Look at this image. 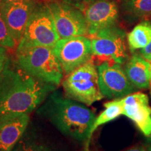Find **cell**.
Masks as SVG:
<instances>
[{
  "label": "cell",
  "instance_id": "cell-1",
  "mask_svg": "<svg viewBox=\"0 0 151 151\" xmlns=\"http://www.w3.org/2000/svg\"><path fill=\"white\" fill-rule=\"evenodd\" d=\"M57 86L36 78L9 57L0 74V116L28 113L41 105Z\"/></svg>",
  "mask_w": 151,
  "mask_h": 151
},
{
  "label": "cell",
  "instance_id": "cell-2",
  "mask_svg": "<svg viewBox=\"0 0 151 151\" xmlns=\"http://www.w3.org/2000/svg\"><path fill=\"white\" fill-rule=\"evenodd\" d=\"M41 104L37 113L46 118L64 135L90 143V132L95 114L83 104L53 91Z\"/></svg>",
  "mask_w": 151,
  "mask_h": 151
},
{
  "label": "cell",
  "instance_id": "cell-3",
  "mask_svg": "<svg viewBox=\"0 0 151 151\" xmlns=\"http://www.w3.org/2000/svg\"><path fill=\"white\" fill-rule=\"evenodd\" d=\"M16 60L21 67L36 78L58 86L64 72L53 48L46 46H17Z\"/></svg>",
  "mask_w": 151,
  "mask_h": 151
},
{
  "label": "cell",
  "instance_id": "cell-4",
  "mask_svg": "<svg viewBox=\"0 0 151 151\" xmlns=\"http://www.w3.org/2000/svg\"><path fill=\"white\" fill-rule=\"evenodd\" d=\"M62 86L67 97L86 106L104 97L99 88L97 68L92 59L66 75Z\"/></svg>",
  "mask_w": 151,
  "mask_h": 151
},
{
  "label": "cell",
  "instance_id": "cell-5",
  "mask_svg": "<svg viewBox=\"0 0 151 151\" xmlns=\"http://www.w3.org/2000/svg\"><path fill=\"white\" fill-rule=\"evenodd\" d=\"M60 39L53 17L44 1L36 2L21 40L17 46L53 48Z\"/></svg>",
  "mask_w": 151,
  "mask_h": 151
},
{
  "label": "cell",
  "instance_id": "cell-6",
  "mask_svg": "<svg viewBox=\"0 0 151 151\" xmlns=\"http://www.w3.org/2000/svg\"><path fill=\"white\" fill-rule=\"evenodd\" d=\"M125 37L124 30L116 25L89 35L92 59L96 58L100 64L104 62L123 64L128 57Z\"/></svg>",
  "mask_w": 151,
  "mask_h": 151
},
{
  "label": "cell",
  "instance_id": "cell-7",
  "mask_svg": "<svg viewBox=\"0 0 151 151\" xmlns=\"http://www.w3.org/2000/svg\"><path fill=\"white\" fill-rule=\"evenodd\" d=\"M53 17L60 39L88 35V27L83 13L62 0H43Z\"/></svg>",
  "mask_w": 151,
  "mask_h": 151
},
{
  "label": "cell",
  "instance_id": "cell-8",
  "mask_svg": "<svg viewBox=\"0 0 151 151\" xmlns=\"http://www.w3.org/2000/svg\"><path fill=\"white\" fill-rule=\"evenodd\" d=\"M53 50L65 75L92 59L91 41L86 36L60 39Z\"/></svg>",
  "mask_w": 151,
  "mask_h": 151
},
{
  "label": "cell",
  "instance_id": "cell-9",
  "mask_svg": "<svg viewBox=\"0 0 151 151\" xmlns=\"http://www.w3.org/2000/svg\"><path fill=\"white\" fill-rule=\"evenodd\" d=\"M99 88L104 97L120 99L134 91L136 87L129 80L121 65L104 62L97 67Z\"/></svg>",
  "mask_w": 151,
  "mask_h": 151
},
{
  "label": "cell",
  "instance_id": "cell-10",
  "mask_svg": "<svg viewBox=\"0 0 151 151\" xmlns=\"http://www.w3.org/2000/svg\"><path fill=\"white\" fill-rule=\"evenodd\" d=\"M120 0H92L83 9L88 35L116 25L120 14Z\"/></svg>",
  "mask_w": 151,
  "mask_h": 151
},
{
  "label": "cell",
  "instance_id": "cell-11",
  "mask_svg": "<svg viewBox=\"0 0 151 151\" xmlns=\"http://www.w3.org/2000/svg\"><path fill=\"white\" fill-rule=\"evenodd\" d=\"M35 0H0V11L17 46L35 7Z\"/></svg>",
  "mask_w": 151,
  "mask_h": 151
},
{
  "label": "cell",
  "instance_id": "cell-12",
  "mask_svg": "<svg viewBox=\"0 0 151 151\" xmlns=\"http://www.w3.org/2000/svg\"><path fill=\"white\" fill-rule=\"evenodd\" d=\"M123 107L122 115L134 122L139 130L146 136L151 134V108L148 97L142 92H135L120 98Z\"/></svg>",
  "mask_w": 151,
  "mask_h": 151
},
{
  "label": "cell",
  "instance_id": "cell-13",
  "mask_svg": "<svg viewBox=\"0 0 151 151\" xmlns=\"http://www.w3.org/2000/svg\"><path fill=\"white\" fill-rule=\"evenodd\" d=\"M29 122L28 113L0 116V151H13L23 137Z\"/></svg>",
  "mask_w": 151,
  "mask_h": 151
},
{
  "label": "cell",
  "instance_id": "cell-14",
  "mask_svg": "<svg viewBox=\"0 0 151 151\" xmlns=\"http://www.w3.org/2000/svg\"><path fill=\"white\" fill-rule=\"evenodd\" d=\"M129 80L136 88L147 89L151 80L150 64L142 55L134 53L124 69Z\"/></svg>",
  "mask_w": 151,
  "mask_h": 151
},
{
  "label": "cell",
  "instance_id": "cell-15",
  "mask_svg": "<svg viewBox=\"0 0 151 151\" xmlns=\"http://www.w3.org/2000/svg\"><path fill=\"white\" fill-rule=\"evenodd\" d=\"M122 13L127 20H136L151 17V0H127L120 1Z\"/></svg>",
  "mask_w": 151,
  "mask_h": 151
},
{
  "label": "cell",
  "instance_id": "cell-16",
  "mask_svg": "<svg viewBox=\"0 0 151 151\" xmlns=\"http://www.w3.org/2000/svg\"><path fill=\"white\" fill-rule=\"evenodd\" d=\"M127 41L131 52L145 48L151 41V22L143 20L128 34Z\"/></svg>",
  "mask_w": 151,
  "mask_h": 151
},
{
  "label": "cell",
  "instance_id": "cell-17",
  "mask_svg": "<svg viewBox=\"0 0 151 151\" xmlns=\"http://www.w3.org/2000/svg\"><path fill=\"white\" fill-rule=\"evenodd\" d=\"M105 110L100 113L97 118H95L93 125L90 132V137H92L94 132L99 126L109 122L118 118L123 113V107L121 99H116L113 101L104 104Z\"/></svg>",
  "mask_w": 151,
  "mask_h": 151
},
{
  "label": "cell",
  "instance_id": "cell-18",
  "mask_svg": "<svg viewBox=\"0 0 151 151\" xmlns=\"http://www.w3.org/2000/svg\"><path fill=\"white\" fill-rule=\"evenodd\" d=\"M13 151H55L48 143L43 142L36 137L25 135L19 141Z\"/></svg>",
  "mask_w": 151,
  "mask_h": 151
},
{
  "label": "cell",
  "instance_id": "cell-19",
  "mask_svg": "<svg viewBox=\"0 0 151 151\" xmlns=\"http://www.w3.org/2000/svg\"><path fill=\"white\" fill-rule=\"evenodd\" d=\"M16 46V42L11 35L0 11V46L6 48H14Z\"/></svg>",
  "mask_w": 151,
  "mask_h": 151
},
{
  "label": "cell",
  "instance_id": "cell-20",
  "mask_svg": "<svg viewBox=\"0 0 151 151\" xmlns=\"http://www.w3.org/2000/svg\"><path fill=\"white\" fill-rule=\"evenodd\" d=\"M8 58L9 56L7 54L6 48L0 46V74L2 72L4 68L5 67Z\"/></svg>",
  "mask_w": 151,
  "mask_h": 151
},
{
  "label": "cell",
  "instance_id": "cell-21",
  "mask_svg": "<svg viewBox=\"0 0 151 151\" xmlns=\"http://www.w3.org/2000/svg\"><path fill=\"white\" fill-rule=\"evenodd\" d=\"M62 1L75 6L80 9L81 11H83V9H84L87 4L90 2L92 0H62Z\"/></svg>",
  "mask_w": 151,
  "mask_h": 151
},
{
  "label": "cell",
  "instance_id": "cell-22",
  "mask_svg": "<svg viewBox=\"0 0 151 151\" xmlns=\"http://www.w3.org/2000/svg\"><path fill=\"white\" fill-rule=\"evenodd\" d=\"M141 55L146 60L151 56V41L145 48L141 49Z\"/></svg>",
  "mask_w": 151,
  "mask_h": 151
},
{
  "label": "cell",
  "instance_id": "cell-23",
  "mask_svg": "<svg viewBox=\"0 0 151 151\" xmlns=\"http://www.w3.org/2000/svg\"><path fill=\"white\" fill-rule=\"evenodd\" d=\"M124 151H148L147 149H146L144 147L142 146H135L133 148H129L127 150H124Z\"/></svg>",
  "mask_w": 151,
  "mask_h": 151
},
{
  "label": "cell",
  "instance_id": "cell-24",
  "mask_svg": "<svg viewBox=\"0 0 151 151\" xmlns=\"http://www.w3.org/2000/svg\"><path fill=\"white\" fill-rule=\"evenodd\" d=\"M147 150L151 151V134L150 137H148V146H147Z\"/></svg>",
  "mask_w": 151,
  "mask_h": 151
},
{
  "label": "cell",
  "instance_id": "cell-25",
  "mask_svg": "<svg viewBox=\"0 0 151 151\" xmlns=\"http://www.w3.org/2000/svg\"><path fill=\"white\" fill-rule=\"evenodd\" d=\"M89 144L90 143H86V148H85V150L83 151H89Z\"/></svg>",
  "mask_w": 151,
  "mask_h": 151
},
{
  "label": "cell",
  "instance_id": "cell-26",
  "mask_svg": "<svg viewBox=\"0 0 151 151\" xmlns=\"http://www.w3.org/2000/svg\"><path fill=\"white\" fill-rule=\"evenodd\" d=\"M149 88H150V97H151V80L150 82V86H149Z\"/></svg>",
  "mask_w": 151,
  "mask_h": 151
},
{
  "label": "cell",
  "instance_id": "cell-27",
  "mask_svg": "<svg viewBox=\"0 0 151 151\" xmlns=\"http://www.w3.org/2000/svg\"><path fill=\"white\" fill-rule=\"evenodd\" d=\"M147 61H148V62H151V56L150 57V58H148V60H147Z\"/></svg>",
  "mask_w": 151,
  "mask_h": 151
},
{
  "label": "cell",
  "instance_id": "cell-28",
  "mask_svg": "<svg viewBox=\"0 0 151 151\" xmlns=\"http://www.w3.org/2000/svg\"><path fill=\"white\" fill-rule=\"evenodd\" d=\"M127 1V0H120V1Z\"/></svg>",
  "mask_w": 151,
  "mask_h": 151
},
{
  "label": "cell",
  "instance_id": "cell-29",
  "mask_svg": "<svg viewBox=\"0 0 151 151\" xmlns=\"http://www.w3.org/2000/svg\"><path fill=\"white\" fill-rule=\"evenodd\" d=\"M150 62V73H151V62Z\"/></svg>",
  "mask_w": 151,
  "mask_h": 151
},
{
  "label": "cell",
  "instance_id": "cell-30",
  "mask_svg": "<svg viewBox=\"0 0 151 151\" xmlns=\"http://www.w3.org/2000/svg\"><path fill=\"white\" fill-rule=\"evenodd\" d=\"M6 1H14V0H6Z\"/></svg>",
  "mask_w": 151,
  "mask_h": 151
}]
</instances>
